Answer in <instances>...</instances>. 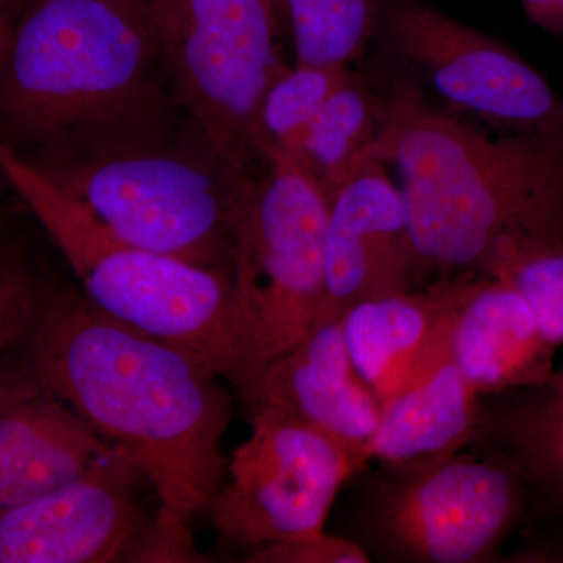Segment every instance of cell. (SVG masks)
I'll list each match as a JSON object with an SVG mask.
<instances>
[{
	"label": "cell",
	"instance_id": "obj_1",
	"mask_svg": "<svg viewBox=\"0 0 563 563\" xmlns=\"http://www.w3.org/2000/svg\"><path fill=\"white\" fill-rule=\"evenodd\" d=\"M11 352L131 455L166 514L188 523L210 510L224 479L232 406L201 363L43 272L35 312Z\"/></svg>",
	"mask_w": 563,
	"mask_h": 563
},
{
	"label": "cell",
	"instance_id": "obj_2",
	"mask_svg": "<svg viewBox=\"0 0 563 563\" xmlns=\"http://www.w3.org/2000/svg\"><path fill=\"white\" fill-rule=\"evenodd\" d=\"M191 121L155 0H24L0 33V144L29 165L162 146Z\"/></svg>",
	"mask_w": 563,
	"mask_h": 563
},
{
	"label": "cell",
	"instance_id": "obj_3",
	"mask_svg": "<svg viewBox=\"0 0 563 563\" xmlns=\"http://www.w3.org/2000/svg\"><path fill=\"white\" fill-rule=\"evenodd\" d=\"M369 158L398 172L429 282L490 276L515 255L563 243V131L493 139L399 76Z\"/></svg>",
	"mask_w": 563,
	"mask_h": 563
},
{
	"label": "cell",
	"instance_id": "obj_4",
	"mask_svg": "<svg viewBox=\"0 0 563 563\" xmlns=\"http://www.w3.org/2000/svg\"><path fill=\"white\" fill-rule=\"evenodd\" d=\"M0 166L91 302L243 390L246 357L229 274L125 242L7 144Z\"/></svg>",
	"mask_w": 563,
	"mask_h": 563
},
{
	"label": "cell",
	"instance_id": "obj_5",
	"mask_svg": "<svg viewBox=\"0 0 563 563\" xmlns=\"http://www.w3.org/2000/svg\"><path fill=\"white\" fill-rule=\"evenodd\" d=\"M31 166L125 242L231 276L255 176L225 162L195 121L162 146Z\"/></svg>",
	"mask_w": 563,
	"mask_h": 563
},
{
	"label": "cell",
	"instance_id": "obj_6",
	"mask_svg": "<svg viewBox=\"0 0 563 563\" xmlns=\"http://www.w3.org/2000/svg\"><path fill=\"white\" fill-rule=\"evenodd\" d=\"M233 233L232 290L246 357L243 398L309 335L325 299L329 199L287 152H263Z\"/></svg>",
	"mask_w": 563,
	"mask_h": 563
},
{
	"label": "cell",
	"instance_id": "obj_7",
	"mask_svg": "<svg viewBox=\"0 0 563 563\" xmlns=\"http://www.w3.org/2000/svg\"><path fill=\"white\" fill-rule=\"evenodd\" d=\"M365 483L357 542L383 562H496L532 504L509 462L474 448L380 465Z\"/></svg>",
	"mask_w": 563,
	"mask_h": 563
},
{
	"label": "cell",
	"instance_id": "obj_8",
	"mask_svg": "<svg viewBox=\"0 0 563 563\" xmlns=\"http://www.w3.org/2000/svg\"><path fill=\"white\" fill-rule=\"evenodd\" d=\"M163 62L181 110L240 169L263 163L262 107L287 68L272 0H155Z\"/></svg>",
	"mask_w": 563,
	"mask_h": 563
},
{
	"label": "cell",
	"instance_id": "obj_9",
	"mask_svg": "<svg viewBox=\"0 0 563 563\" xmlns=\"http://www.w3.org/2000/svg\"><path fill=\"white\" fill-rule=\"evenodd\" d=\"M251 435L229 463L210 512L225 547L251 551L324 532L336 495L368 462L268 406L251 407Z\"/></svg>",
	"mask_w": 563,
	"mask_h": 563
},
{
	"label": "cell",
	"instance_id": "obj_10",
	"mask_svg": "<svg viewBox=\"0 0 563 563\" xmlns=\"http://www.w3.org/2000/svg\"><path fill=\"white\" fill-rule=\"evenodd\" d=\"M376 41L453 110L504 133L563 131V99L542 73L429 0H384Z\"/></svg>",
	"mask_w": 563,
	"mask_h": 563
},
{
	"label": "cell",
	"instance_id": "obj_11",
	"mask_svg": "<svg viewBox=\"0 0 563 563\" xmlns=\"http://www.w3.org/2000/svg\"><path fill=\"white\" fill-rule=\"evenodd\" d=\"M136 466L95 474L43 498L0 510L2 563L195 562L187 523L135 496Z\"/></svg>",
	"mask_w": 563,
	"mask_h": 563
},
{
	"label": "cell",
	"instance_id": "obj_12",
	"mask_svg": "<svg viewBox=\"0 0 563 563\" xmlns=\"http://www.w3.org/2000/svg\"><path fill=\"white\" fill-rule=\"evenodd\" d=\"M368 158L329 201L321 321L372 299L431 284L415 247L401 188Z\"/></svg>",
	"mask_w": 563,
	"mask_h": 563
},
{
	"label": "cell",
	"instance_id": "obj_13",
	"mask_svg": "<svg viewBox=\"0 0 563 563\" xmlns=\"http://www.w3.org/2000/svg\"><path fill=\"white\" fill-rule=\"evenodd\" d=\"M136 466L21 358L0 379V510L22 506L95 474Z\"/></svg>",
	"mask_w": 563,
	"mask_h": 563
},
{
	"label": "cell",
	"instance_id": "obj_14",
	"mask_svg": "<svg viewBox=\"0 0 563 563\" xmlns=\"http://www.w3.org/2000/svg\"><path fill=\"white\" fill-rule=\"evenodd\" d=\"M246 402L306 422L372 462L369 444L384 404L355 368L340 320L318 322L301 342L269 363Z\"/></svg>",
	"mask_w": 563,
	"mask_h": 563
},
{
	"label": "cell",
	"instance_id": "obj_15",
	"mask_svg": "<svg viewBox=\"0 0 563 563\" xmlns=\"http://www.w3.org/2000/svg\"><path fill=\"white\" fill-rule=\"evenodd\" d=\"M466 274L357 303L343 314L352 362L383 404L410 387L446 351Z\"/></svg>",
	"mask_w": 563,
	"mask_h": 563
},
{
	"label": "cell",
	"instance_id": "obj_16",
	"mask_svg": "<svg viewBox=\"0 0 563 563\" xmlns=\"http://www.w3.org/2000/svg\"><path fill=\"white\" fill-rule=\"evenodd\" d=\"M451 355L481 396L539 387L558 347L512 284L466 274L450 335Z\"/></svg>",
	"mask_w": 563,
	"mask_h": 563
},
{
	"label": "cell",
	"instance_id": "obj_17",
	"mask_svg": "<svg viewBox=\"0 0 563 563\" xmlns=\"http://www.w3.org/2000/svg\"><path fill=\"white\" fill-rule=\"evenodd\" d=\"M479 402V393L459 368L448 344L428 372L384 404L369 459L380 465H402L468 450Z\"/></svg>",
	"mask_w": 563,
	"mask_h": 563
},
{
	"label": "cell",
	"instance_id": "obj_18",
	"mask_svg": "<svg viewBox=\"0 0 563 563\" xmlns=\"http://www.w3.org/2000/svg\"><path fill=\"white\" fill-rule=\"evenodd\" d=\"M470 448L509 462L532 503L563 512V365L539 387L481 396Z\"/></svg>",
	"mask_w": 563,
	"mask_h": 563
},
{
	"label": "cell",
	"instance_id": "obj_19",
	"mask_svg": "<svg viewBox=\"0 0 563 563\" xmlns=\"http://www.w3.org/2000/svg\"><path fill=\"white\" fill-rule=\"evenodd\" d=\"M385 98L361 74L347 70L307 133L296 161L331 201L368 161L380 128Z\"/></svg>",
	"mask_w": 563,
	"mask_h": 563
},
{
	"label": "cell",
	"instance_id": "obj_20",
	"mask_svg": "<svg viewBox=\"0 0 563 563\" xmlns=\"http://www.w3.org/2000/svg\"><path fill=\"white\" fill-rule=\"evenodd\" d=\"M384 0H282L298 65L350 68L377 40Z\"/></svg>",
	"mask_w": 563,
	"mask_h": 563
},
{
	"label": "cell",
	"instance_id": "obj_21",
	"mask_svg": "<svg viewBox=\"0 0 563 563\" xmlns=\"http://www.w3.org/2000/svg\"><path fill=\"white\" fill-rule=\"evenodd\" d=\"M350 68L298 65L285 68L262 107L263 152L273 147L296 157L325 101Z\"/></svg>",
	"mask_w": 563,
	"mask_h": 563
},
{
	"label": "cell",
	"instance_id": "obj_22",
	"mask_svg": "<svg viewBox=\"0 0 563 563\" xmlns=\"http://www.w3.org/2000/svg\"><path fill=\"white\" fill-rule=\"evenodd\" d=\"M528 299L540 329L555 347L563 344V243L515 255L490 274Z\"/></svg>",
	"mask_w": 563,
	"mask_h": 563
},
{
	"label": "cell",
	"instance_id": "obj_23",
	"mask_svg": "<svg viewBox=\"0 0 563 563\" xmlns=\"http://www.w3.org/2000/svg\"><path fill=\"white\" fill-rule=\"evenodd\" d=\"M251 563H368V551L357 540L317 536L265 544L247 553Z\"/></svg>",
	"mask_w": 563,
	"mask_h": 563
},
{
	"label": "cell",
	"instance_id": "obj_24",
	"mask_svg": "<svg viewBox=\"0 0 563 563\" xmlns=\"http://www.w3.org/2000/svg\"><path fill=\"white\" fill-rule=\"evenodd\" d=\"M526 16L543 31L563 35L561 0H520Z\"/></svg>",
	"mask_w": 563,
	"mask_h": 563
},
{
	"label": "cell",
	"instance_id": "obj_25",
	"mask_svg": "<svg viewBox=\"0 0 563 563\" xmlns=\"http://www.w3.org/2000/svg\"><path fill=\"white\" fill-rule=\"evenodd\" d=\"M24 0H0V33L9 31Z\"/></svg>",
	"mask_w": 563,
	"mask_h": 563
},
{
	"label": "cell",
	"instance_id": "obj_26",
	"mask_svg": "<svg viewBox=\"0 0 563 563\" xmlns=\"http://www.w3.org/2000/svg\"><path fill=\"white\" fill-rule=\"evenodd\" d=\"M273 5L276 7V10L279 11L282 16V21H284V14H282V0H272Z\"/></svg>",
	"mask_w": 563,
	"mask_h": 563
},
{
	"label": "cell",
	"instance_id": "obj_27",
	"mask_svg": "<svg viewBox=\"0 0 563 563\" xmlns=\"http://www.w3.org/2000/svg\"><path fill=\"white\" fill-rule=\"evenodd\" d=\"M562 18H563V0H561Z\"/></svg>",
	"mask_w": 563,
	"mask_h": 563
}]
</instances>
